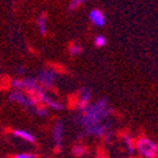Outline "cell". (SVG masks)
I'll return each instance as SVG.
<instances>
[{"mask_svg": "<svg viewBox=\"0 0 158 158\" xmlns=\"http://www.w3.org/2000/svg\"><path fill=\"white\" fill-rule=\"evenodd\" d=\"M113 109L106 99H99L98 101L90 102L87 106L80 110L76 116L75 122L80 125L82 135L93 138H106L108 140L113 137L111 123L109 118L111 116Z\"/></svg>", "mask_w": 158, "mask_h": 158, "instance_id": "1", "label": "cell"}, {"mask_svg": "<svg viewBox=\"0 0 158 158\" xmlns=\"http://www.w3.org/2000/svg\"><path fill=\"white\" fill-rule=\"evenodd\" d=\"M11 87L15 90H22L25 91L31 95H35L39 90H42L44 87L41 86V84L38 82L37 78L34 77H24V78H14L11 80Z\"/></svg>", "mask_w": 158, "mask_h": 158, "instance_id": "4", "label": "cell"}, {"mask_svg": "<svg viewBox=\"0 0 158 158\" xmlns=\"http://www.w3.org/2000/svg\"><path fill=\"white\" fill-rule=\"evenodd\" d=\"M82 52V47L78 44V43H73V44H71L70 46V48H69V53L71 55V56H78Z\"/></svg>", "mask_w": 158, "mask_h": 158, "instance_id": "15", "label": "cell"}, {"mask_svg": "<svg viewBox=\"0 0 158 158\" xmlns=\"http://www.w3.org/2000/svg\"><path fill=\"white\" fill-rule=\"evenodd\" d=\"M91 99H93V93H91V90L89 87H82L80 90V94H78V100H77V104H76L77 111L85 109L87 105L91 102Z\"/></svg>", "mask_w": 158, "mask_h": 158, "instance_id": "8", "label": "cell"}, {"mask_svg": "<svg viewBox=\"0 0 158 158\" xmlns=\"http://www.w3.org/2000/svg\"><path fill=\"white\" fill-rule=\"evenodd\" d=\"M13 158H38V157L34 153H18L13 156Z\"/></svg>", "mask_w": 158, "mask_h": 158, "instance_id": "16", "label": "cell"}, {"mask_svg": "<svg viewBox=\"0 0 158 158\" xmlns=\"http://www.w3.org/2000/svg\"><path fill=\"white\" fill-rule=\"evenodd\" d=\"M37 80L41 84L42 87H44L46 90H51V89H53L56 84L57 72L53 69H42L37 76Z\"/></svg>", "mask_w": 158, "mask_h": 158, "instance_id": "6", "label": "cell"}, {"mask_svg": "<svg viewBox=\"0 0 158 158\" xmlns=\"http://www.w3.org/2000/svg\"><path fill=\"white\" fill-rule=\"evenodd\" d=\"M89 2H93V0H71L70 4H69V10H70V11H73V10H76L78 6H81L82 4L89 3Z\"/></svg>", "mask_w": 158, "mask_h": 158, "instance_id": "13", "label": "cell"}, {"mask_svg": "<svg viewBox=\"0 0 158 158\" xmlns=\"http://www.w3.org/2000/svg\"><path fill=\"white\" fill-rule=\"evenodd\" d=\"M37 28L39 31L42 35H46L47 34V31H48V24H47V17L46 14H41L38 18H37Z\"/></svg>", "mask_w": 158, "mask_h": 158, "instance_id": "11", "label": "cell"}, {"mask_svg": "<svg viewBox=\"0 0 158 158\" xmlns=\"http://www.w3.org/2000/svg\"><path fill=\"white\" fill-rule=\"evenodd\" d=\"M63 133H64V123L62 120H57L52 129V140H53L56 151H61L63 146Z\"/></svg>", "mask_w": 158, "mask_h": 158, "instance_id": "7", "label": "cell"}, {"mask_svg": "<svg viewBox=\"0 0 158 158\" xmlns=\"http://www.w3.org/2000/svg\"><path fill=\"white\" fill-rule=\"evenodd\" d=\"M135 148H137V152L143 158H157L158 157L157 143L148 137H140L135 143Z\"/></svg>", "mask_w": 158, "mask_h": 158, "instance_id": "3", "label": "cell"}, {"mask_svg": "<svg viewBox=\"0 0 158 158\" xmlns=\"http://www.w3.org/2000/svg\"><path fill=\"white\" fill-rule=\"evenodd\" d=\"M34 98L38 100L39 104L43 105V106H46L47 109L55 110V111H61V110H63V108H64V105H63L60 100L55 99L53 96H51V95L47 93L46 89L39 90L38 93L34 95Z\"/></svg>", "mask_w": 158, "mask_h": 158, "instance_id": "5", "label": "cell"}, {"mask_svg": "<svg viewBox=\"0 0 158 158\" xmlns=\"http://www.w3.org/2000/svg\"><path fill=\"white\" fill-rule=\"evenodd\" d=\"M9 100L18 104V105H20L23 109L29 110L32 113H34L37 110V108L41 105L33 95L25 93V91H22V90H15V89H13L10 91Z\"/></svg>", "mask_w": 158, "mask_h": 158, "instance_id": "2", "label": "cell"}, {"mask_svg": "<svg viewBox=\"0 0 158 158\" xmlns=\"http://www.w3.org/2000/svg\"><path fill=\"white\" fill-rule=\"evenodd\" d=\"M72 153L76 157H82V156H85L87 153V148H86L85 144L77 143V144H75V146L72 147Z\"/></svg>", "mask_w": 158, "mask_h": 158, "instance_id": "12", "label": "cell"}, {"mask_svg": "<svg viewBox=\"0 0 158 158\" xmlns=\"http://www.w3.org/2000/svg\"><path fill=\"white\" fill-rule=\"evenodd\" d=\"M106 37L105 35H102V34H98L95 38H94V43H95V46L96 47H99V48H101V47H105L106 46Z\"/></svg>", "mask_w": 158, "mask_h": 158, "instance_id": "14", "label": "cell"}, {"mask_svg": "<svg viewBox=\"0 0 158 158\" xmlns=\"http://www.w3.org/2000/svg\"><path fill=\"white\" fill-rule=\"evenodd\" d=\"M13 135L17 137L18 139L20 140H24V142H27V143H31V144H34L35 143V137L31 133L29 130H25V129H14L11 131Z\"/></svg>", "mask_w": 158, "mask_h": 158, "instance_id": "10", "label": "cell"}, {"mask_svg": "<svg viewBox=\"0 0 158 158\" xmlns=\"http://www.w3.org/2000/svg\"><path fill=\"white\" fill-rule=\"evenodd\" d=\"M89 19L93 23L95 27L98 28H102L105 24H106V19H105L104 13L100 9H93L89 13Z\"/></svg>", "mask_w": 158, "mask_h": 158, "instance_id": "9", "label": "cell"}]
</instances>
